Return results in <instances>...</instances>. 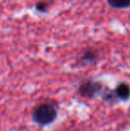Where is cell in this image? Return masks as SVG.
I'll list each match as a JSON object with an SVG mask.
<instances>
[{
    "label": "cell",
    "instance_id": "6da1fadb",
    "mask_svg": "<svg viewBox=\"0 0 130 131\" xmlns=\"http://www.w3.org/2000/svg\"><path fill=\"white\" fill-rule=\"evenodd\" d=\"M58 116L57 104L54 101L38 104L32 111V119L38 126H47L54 122Z\"/></svg>",
    "mask_w": 130,
    "mask_h": 131
},
{
    "label": "cell",
    "instance_id": "7a4b0ae2",
    "mask_svg": "<svg viewBox=\"0 0 130 131\" xmlns=\"http://www.w3.org/2000/svg\"><path fill=\"white\" fill-rule=\"evenodd\" d=\"M102 89L103 86L101 82L93 79H86L79 84L78 88V93L81 97L92 99L102 93Z\"/></svg>",
    "mask_w": 130,
    "mask_h": 131
},
{
    "label": "cell",
    "instance_id": "3957f363",
    "mask_svg": "<svg viewBox=\"0 0 130 131\" xmlns=\"http://www.w3.org/2000/svg\"><path fill=\"white\" fill-rule=\"evenodd\" d=\"M115 94L118 97L119 101H126L129 100L130 98V85L127 82H121L116 86L114 89Z\"/></svg>",
    "mask_w": 130,
    "mask_h": 131
},
{
    "label": "cell",
    "instance_id": "277c9868",
    "mask_svg": "<svg viewBox=\"0 0 130 131\" xmlns=\"http://www.w3.org/2000/svg\"><path fill=\"white\" fill-rule=\"evenodd\" d=\"M102 98L103 101L109 103V104H116L118 103L119 99L117 97L116 94H115L114 90H111L109 88H105V89H102Z\"/></svg>",
    "mask_w": 130,
    "mask_h": 131
},
{
    "label": "cell",
    "instance_id": "5b68a950",
    "mask_svg": "<svg viewBox=\"0 0 130 131\" xmlns=\"http://www.w3.org/2000/svg\"><path fill=\"white\" fill-rule=\"evenodd\" d=\"M97 56L93 51H87L80 58V63L82 65H87V64H92L96 62Z\"/></svg>",
    "mask_w": 130,
    "mask_h": 131
},
{
    "label": "cell",
    "instance_id": "8992f818",
    "mask_svg": "<svg viewBox=\"0 0 130 131\" xmlns=\"http://www.w3.org/2000/svg\"><path fill=\"white\" fill-rule=\"evenodd\" d=\"M110 6L117 9H124L130 7V0H107Z\"/></svg>",
    "mask_w": 130,
    "mask_h": 131
},
{
    "label": "cell",
    "instance_id": "52a82bcc",
    "mask_svg": "<svg viewBox=\"0 0 130 131\" xmlns=\"http://www.w3.org/2000/svg\"><path fill=\"white\" fill-rule=\"evenodd\" d=\"M49 7V4L46 1H39L36 4V9L38 12L45 13L47 12Z\"/></svg>",
    "mask_w": 130,
    "mask_h": 131
}]
</instances>
